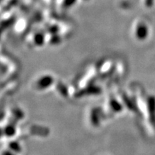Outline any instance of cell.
<instances>
[{
    "label": "cell",
    "instance_id": "obj_1",
    "mask_svg": "<svg viewBox=\"0 0 155 155\" xmlns=\"http://www.w3.org/2000/svg\"><path fill=\"white\" fill-rule=\"evenodd\" d=\"M108 116L104 108L99 106H95L91 108L88 114V120L90 124L94 128H99L104 123Z\"/></svg>",
    "mask_w": 155,
    "mask_h": 155
},
{
    "label": "cell",
    "instance_id": "obj_2",
    "mask_svg": "<svg viewBox=\"0 0 155 155\" xmlns=\"http://www.w3.org/2000/svg\"><path fill=\"white\" fill-rule=\"evenodd\" d=\"M124 105L121 98H117L116 96H111L108 98L106 104L105 111L108 118L121 114L124 110Z\"/></svg>",
    "mask_w": 155,
    "mask_h": 155
},
{
    "label": "cell",
    "instance_id": "obj_3",
    "mask_svg": "<svg viewBox=\"0 0 155 155\" xmlns=\"http://www.w3.org/2000/svg\"><path fill=\"white\" fill-rule=\"evenodd\" d=\"M55 85V79L50 75H44L39 77L34 83L33 88L36 91L45 92Z\"/></svg>",
    "mask_w": 155,
    "mask_h": 155
},
{
    "label": "cell",
    "instance_id": "obj_4",
    "mask_svg": "<svg viewBox=\"0 0 155 155\" xmlns=\"http://www.w3.org/2000/svg\"><path fill=\"white\" fill-rule=\"evenodd\" d=\"M102 94V88L99 86L94 85V83L88 85L85 88L80 90H78L75 92L74 95V98H78V99H82L86 97H93L100 96Z\"/></svg>",
    "mask_w": 155,
    "mask_h": 155
},
{
    "label": "cell",
    "instance_id": "obj_5",
    "mask_svg": "<svg viewBox=\"0 0 155 155\" xmlns=\"http://www.w3.org/2000/svg\"><path fill=\"white\" fill-rule=\"evenodd\" d=\"M2 139H5V140L14 139L18 136V125L12 122H8L5 124V125H2Z\"/></svg>",
    "mask_w": 155,
    "mask_h": 155
},
{
    "label": "cell",
    "instance_id": "obj_6",
    "mask_svg": "<svg viewBox=\"0 0 155 155\" xmlns=\"http://www.w3.org/2000/svg\"><path fill=\"white\" fill-rule=\"evenodd\" d=\"M28 134L38 137H45L49 135L50 130L47 127L40 125H32L30 127L28 131Z\"/></svg>",
    "mask_w": 155,
    "mask_h": 155
},
{
    "label": "cell",
    "instance_id": "obj_7",
    "mask_svg": "<svg viewBox=\"0 0 155 155\" xmlns=\"http://www.w3.org/2000/svg\"><path fill=\"white\" fill-rule=\"evenodd\" d=\"M9 113V118L11 117L12 119V121L9 122H12V123L16 124L17 125H18L19 122H22L25 119V114L24 111L18 107H14L11 108Z\"/></svg>",
    "mask_w": 155,
    "mask_h": 155
},
{
    "label": "cell",
    "instance_id": "obj_8",
    "mask_svg": "<svg viewBox=\"0 0 155 155\" xmlns=\"http://www.w3.org/2000/svg\"><path fill=\"white\" fill-rule=\"evenodd\" d=\"M6 148L17 155L21 154L23 152V147L22 144H20V142L18 140H16L15 139L7 141Z\"/></svg>",
    "mask_w": 155,
    "mask_h": 155
},
{
    "label": "cell",
    "instance_id": "obj_9",
    "mask_svg": "<svg viewBox=\"0 0 155 155\" xmlns=\"http://www.w3.org/2000/svg\"><path fill=\"white\" fill-rule=\"evenodd\" d=\"M2 155H17V154H15L14 152H11L10 150H7V149L6 148L4 150H2Z\"/></svg>",
    "mask_w": 155,
    "mask_h": 155
}]
</instances>
